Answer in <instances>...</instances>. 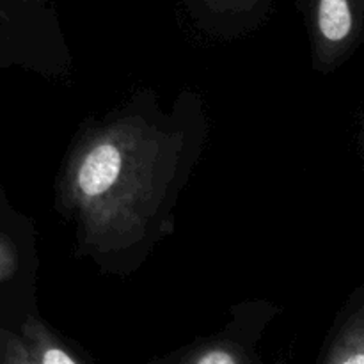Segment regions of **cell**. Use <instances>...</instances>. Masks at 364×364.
<instances>
[{
	"instance_id": "6da1fadb",
	"label": "cell",
	"mask_w": 364,
	"mask_h": 364,
	"mask_svg": "<svg viewBox=\"0 0 364 364\" xmlns=\"http://www.w3.org/2000/svg\"><path fill=\"white\" fill-rule=\"evenodd\" d=\"M121 153L114 146L102 144L85 156L78 173V185L87 196H100L109 191L121 173Z\"/></svg>"
},
{
	"instance_id": "7a4b0ae2",
	"label": "cell",
	"mask_w": 364,
	"mask_h": 364,
	"mask_svg": "<svg viewBox=\"0 0 364 364\" xmlns=\"http://www.w3.org/2000/svg\"><path fill=\"white\" fill-rule=\"evenodd\" d=\"M318 31L329 45L341 46L355 38L359 23L347 0H318Z\"/></svg>"
},
{
	"instance_id": "3957f363",
	"label": "cell",
	"mask_w": 364,
	"mask_h": 364,
	"mask_svg": "<svg viewBox=\"0 0 364 364\" xmlns=\"http://www.w3.org/2000/svg\"><path fill=\"white\" fill-rule=\"evenodd\" d=\"M27 338L31 343L28 355L38 364H82L39 327H27Z\"/></svg>"
},
{
	"instance_id": "277c9868",
	"label": "cell",
	"mask_w": 364,
	"mask_h": 364,
	"mask_svg": "<svg viewBox=\"0 0 364 364\" xmlns=\"http://www.w3.org/2000/svg\"><path fill=\"white\" fill-rule=\"evenodd\" d=\"M334 364H364V323L352 333Z\"/></svg>"
},
{
	"instance_id": "5b68a950",
	"label": "cell",
	"mask_w": 364,
	"mask_h": 364,
	"mask_svg": "<svg viewBox=\"0 0 364 364\" xmlns=\"http://www.w3.org/2000/svg\"><path fill=\"white\" fill-rule=\"evenodd\" d=\"M192 364H244L235 352L228 348H210L192 361Z\"/></svg>"
},
{
	"instance_id": "8992f818",
	"label": "cell",
	"mask_w": 364,
	"mask_h": 364,
	"mask_svg": "<svg viewBox=\"0 0 364 364\" xmlns=\"http://www.w3.org/2000/svg\"><path fill=\"white\" fill-rule=\"evenodd\" d=\"M2 363L4 364H38L31 355L27 354L20 343L13 340V338H6L2 347Z\"/></svg>"
},
{
	"instance_id": "52a82bcc",
	"label": "cell",
	"mask_w": 364,
	"mask_h": 364,
	"mask_svg": "<svg viewBox=\"0 0 364 364\" xmlns=\"http://www.w3.org/2000/svg\"><path fill=\"white\" fill-rule=\"evenodd\" d=\"M7 267H9V259H7L6 251H4V245L0 244V279H2L4 274H6Z\"/></svg>"
}]
</instances>
